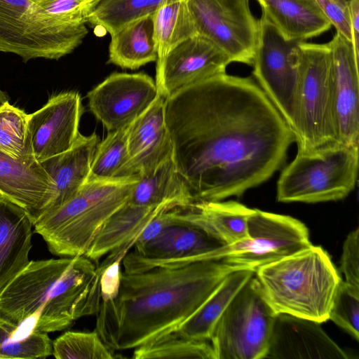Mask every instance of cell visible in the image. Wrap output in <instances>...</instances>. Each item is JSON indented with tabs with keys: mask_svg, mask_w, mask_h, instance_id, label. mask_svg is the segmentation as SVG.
I'll return each instance as SVG.
<instances>
[{
	"mask_svg": "<svg viewBox=\"0 0 359 359\" xmlns=\"http://www.w3.org/2000/svg\"><path fill=\"white\" fill-rule=\"evenodd\" d=\"M88 31L63 22L32 0H0V52L32 59L59 60L73 52Z\"/></svg>",
	"mask_w": 359,
	"mask_h": 359,
	"instance_id": "cell-7",
	"label": "cell"
},
{
	"mask_svg": "<svg viewBox=\"0 0 359 359\" xmlns=\"http://www.w3.org/2000/svg\"><path fill=\"white\" fill-rule=\"evenodd\" d=\"M16 328L0 320V344L15 332Z\"/></svg>",
	"mask_w": 359,
	"mask_h": 359,
	"instance_id": "cell-42",
	"label": "cell"
},
{
	"mask_svg": "<svg viewBox=\"0 0 359 359\" xmlns=\"http://www.w3.org/2000/svg\"><path fill=\"white\" fill-rule=\"evenodd\" d=\"M185 216L230 245L248 238V220L253 209L233 201H204L183 208Z\"/></svg>",
	"mask_w": 359,
	"mask_h": 359,
	"instance_id": "cell-25",
	"label": "cell"
},
{
	"mask_svg": "<svg viewBox=\"0 0 359 359\" xmlns=\"http://www.w3.org/2000/svg\"><path fill=\"white\" fill-rule=\"evenodd\" d=\"M248 238L227 245L225 262L256 269L311 245L307 227L287 215L253 209L248 220Z\"/></svg>",
	"mask_w": 359,
	"mask_h": 359,
	"instance_id": "cell-12",
	"label": "cell"
},
{
	"mask_svg": "<svg viewBox=\"0 0 359 359\" xmlns=\"http://www.w3.org/2000/svg\"><path fill=\"white\" fill-rule=\"evenodd\" d=\"M53 341L48 333L32 330L25 335L8 337L0 344V359L45 358L53 355Z\"/></svg>",
	"mask_w": 359,
	"mask_h": 359,
	"instance_id": "cell-36",
	"label": "cell"
},
{
	"mask_svg": "<svg viewBox=\"0 0 359 359\" xmlns=\"http://www.w3.org/2000/svg\"><path fill=\"white\" fill-rule=\"evenodd\" d=\"M128 161L127 128L108 132L96 147L87 181L115 178Z\"/></svg>",
	"mask_w": 359,
	"mask_h": 359,
	"instance_id": "cell-33",
	"label": "cell"
},
{
	"mask_svg": "<svg viewBox=\"0 0 359 359\" xmlns=\"http://www.w3.org/2000/svg\"><path fill=\"white\" fill-rule=\"evenodd\" d=\"M327 45L330 51L337 141L346 145H358L359 58L352 42L338 32Z\"/></svg>",
	"mask_w": 359,
	"mask_h": 359,
	"instance_id": "cell-17",
	"label": "cell"
},
{
	"mask_svg": "<svg viewBox=\"0 0 359 359\" xmlns=\"http://www.w3.org/2000/svg\"><path fill=\"white\" fill-rule=\"evenodd\" d=\"M133 358L216 359L210 341L186 338L169 332L134 348Z\"/></svg>",
	"mask_w": 359,
	"mask_h": 359,
	"instance_id": "cell-31",
	"label": "cell"
},
{
	"mask_svg": "<svg viewBox=\"0 0 359 359\" xmlns=\"http://www.w3.org/2000/svg\"><path fill=\"white\" fill-rule=\"evenodd\" d=\"M266 358L348 359L320 323L285 313L276 316Z\"/></svg>",
	"mask_w": 359,
	"mask_h": 359,
	"instance_id": "cell-19",
	"label": "cell"
},
{
	"mask_svg": "<svg viewBox=\"0 0 359 359\" xmlns=\"http://www.w3.org/2000/svg\"><path fill=\"white\" fill-rule=\"evenodd\" d=\"M53 355L57 359H112L114 351L108 347L97 332H66L53 341Z\"/></svg>",
	"mask_w": 359,
	"mask_h": 359,
	"instance_id": "cell-34",
	"label": "cell"
},
{
	"mask_svg": "<svg viewBox=\"0 0 359 359\" xmlns=\"http://www.w3.org/2000/svg\"><path fill=\"white\" fill-rule=\"evenodd\" d=\"M358 145L336 142L296 156L277 182L279 202L316 203L346 198L355 188Z\"/></svg>",
	"mask_w": 359,
	"mask_h": 359,
	"instance_id": "cell-6",
	"label": "cell"
},
{
	"mask_svg": "<svg viewBox=\"0 0 359 359\" xmlns=\"http://www.w3.org/2000/svg\"><path fill=\"white\" fill-rule=\"evenodd\" d=\"M127 143L128 161L116 177L147 174L172 155V142L165 123V98L160 94L127 127Z\"/></svg>",
	"mask_w": 359,
	"mask_h": 359,
	"instance_id": "cell-18",
	"label": "cell"
},
{
	"mask_svg": "<svg viewBox=\"0 0 359 359\" xmlns=\"http://www.w3.org/2000/svg\"><path fill=\"white\" fill-rule=\"evenodd\" d=\"M255 276L276 314L285 313L320 323L328 320L341 280L327 252L312 245L258 267Z\"/></svg>",
	"mask_w": 359,
	"mask_h": 359,
	"instance_id": "cell-4",
	"label": "cell"
},
{
	"mask_svg": "<svg viewBox=\"0 0 359 359\" xmlns=\"http://www.w3.org/2000/svg\"><path fill=\"white\" fill-rule=\"evenodd\" d=\"M159 95L144 73H113L87 94L88 107L108 132L127 128Z\"/></svg>",
	"mask_w": 359,
	"mask_h": 359,
	"instance_id": "cell-14",
	"label": "cell"
},
{
	"mask_svg": "<svg viewBox=\"0 0 359 359\" xmlns=\"http://www.w3.org/2000/svg\"><path fill=\"white\" fill-rule=\"evenodd\" d=\"M352 44L355 55L359 58V0H349Z\"/></svg>",
	"mask_w": 359,
	"mask_h": 359,
	"instance_id": "cell-41",
	"label": "cell"
},
{
	"mask_svg": "<svg viewBox=\"0 0 359 359\" xmlns=\"http://www.w3.org/2000/svg\"><path fill=\"white\" fill-rule=\"evenodd\" d=\"M48 13L71 24H86L88 18L101 0H32Z\"/></svg>",
	"mask_w": 359,
	"mask_h": 359,
	"instance_id": "cell-38",
	"label": "cell"
},
{
	"mask_svg": "<svg viewBox=\"0 0 359 359\" xmlns=\"http://www.w3.org/2000/svg\"><path fill=\"white\" fill-rule=\"evenodd\" d=\"M83 111L80 94L67 91L52 96L43 107L28 114L32 152L38 162L72 148L80 135Z\"/></svg>",
	"mask_w": 359,
	"mask_h": 359,
	"instance_id": "cell-16",
	"label": "cell"
},
{
	"mask_svg": "<svg viewBox=\"0 0 359 359\" xmlns=\"http://www.w3.org/2000/svg\"><path fill=\"white\" fill-rule=\"evenodd\" d=\"M255 273V270L250 268L230 273L204 304L173 332L191 339L210 341L218 320L237 292Z\"/></svg>",
	"mask_w": 359,
	"mask_h": 359,
	"instance_id": "cell-27",
	"label": "cell"
},
{
	"mask_svg": "<svg viewBox=\"0 0 359 359\" xmlns=\"http://www.w3.org/2000/svg\"><path fill=\"white\" fill-rule=\"evenodd\" d=\"M7 102H8V97H7L6 94L5 93V92L2 91L0 89V107L4 105Z\"/></svg>",
	"mask_w": 359,
	"mask_h": 359,
	"instance_id": "cell-43",
	"label": "cell"
},
{
	"mask_svg": "<svg viewBox=\"0 0 359 359\" xmlns=\"http://www.w3.org/2000/svg\"><path fill=\"white\" fill-rule=\"evenodd\" d=\"M301 69L297 128V153L338 142L335 125L330 51L327 43L298 41Z\"/></svg>",
	"mask_w": 359,
	"mask_h": 359,
	"instance_id": "cell-8",
	"label": "cell"
},
{
	"mask_svg": "<svg viewBox=\"0 0 359 359\" xmlns=\"http://www.w3.org/2000/svg\"><path fill=\"white\" fill-rule=\"evenodd\" d=\"M135 242V240H132L111 251L101 263L102 270L100 284L102 300L108 301L117 297L121 283L122 261Z\"/></svg>",
	"mask_w": 359,
	"mask_h": 359,
	"instance_id": "cell-37",
	"label": "cell"
},
{
	"mask_svg": "<svg viewBox=\"0 0 359 359\" xmlns=\"http://www.w3.org/2000/svg\"><path fill=\"white\" fill-rule=\"evenodd\" d=\"M340 269L345 281L359 287V229L351 231L346 236L342 249Z\"/></svg>",
	"mask_w": 359,
	"mask_h": 359,
	"instance_id": "cell-39",
	"label": "cell"
},
{
	"mask_svg": "<svg viewBox=\"0 0 359 359\" xmlns=\"http://www.w3.org/2000/svg\"><path fill=\"white\" fill-rule=\"evenodd\" d=\"M198 34L224 51L231 62L252 65L259 22L249 0H187Z\"/></svg>",
	"mask_w": 359,
	"mask_h": 359,
	"instance_id": "cell-13",
	"label": "cell"
},
{
	"mask_svg": "<svg viewBox=\"0 0 359 359\" xmlns=\"http://www.w3.org/2000/svg\"><path fill=\"white\" fill-rule=\"evenodd\" d=\"M175 208L182 207L173 202L147 207L128 201L107 220L85 256L94 262L97 261L124 243L136 240L142 229L157 215Z\"/></svg>",
	"mask_w": 359,
	"mask_h": 359,
	"instance_id": "cell-24",
	"label": "cell"
},
{
	"mask_svg": "<svg viewBox=\"0 0 359 359\" xmlns=\"http://www.w3.org/2000/svg\"><path fill=\"white\" fill-rule=\"evenodd\" d=\"M153 15L136 20L111 34L108 63L137 69L156 61Z\"/></svg>",
	"mask_w": 359,
	"mask_h": 359,
	"instance_id": "cell-28",
	"label": "cell"
},
{
	"mask_svg": "<svg viewBox=\"0 0 359 359\" xmlns=\"http://www.w3.org/2000/svg\"><path fill=\"white\" fill-rule=\"evenodd\" d=\"M98 143L96 133L88 136L80 133L71 149L40 163L55 189L54 198L46 213L71 199L87 181Z\"/></svg>",
	"mask_w": 359,
	"mask_h": 359,
	"instance_id": "cell-22",
	"label": "cell"
},
{
	"mask_svg": "<svg viewBox=\"0 0 359 359\" xmlns=\"http://www.w3.org/2000/svg\"><path fill=\"white\" fill-rule=\"evenodd\" d=\"M226 245L199 224L188 219L182 208L173 210L172 219L154 238L123 257V271L147 270L154 266L222 259Z\"/></svg>",
	"mask_w": 359,
	"mask_h": 359,
	"instance_id": "cell-11",
	"label": "cell"
},
{
	"mask_svg": "<svg viewBox=\"0 0 359 359\" xmlns=\"http://www.w3.org/2000/svg\"><path fill=\"white\" fill-rule=\"evenodd\" d=\"M137 176L138 181L128 199L130 203L157 207L173 202L183 208L194 203L188 187L177 170L172 155L151 172Z\"/></svg>",
	"mask_w": 359,
	"mask_h": 359,
	"instance_id": "cell-26",
	"label": "cell"
},
{
	"mask_svg": "<svg viewBox=\"0 0 359 359\" xmlns=\"http://www.w3.org/2000/svg\"><path fill=\"white\" fill-rule=\"evenodd\" d=\"M137 175L86 181L57 209L41 216L34 231L59 257L85 255L107 220L130 198Z\"/></svg>",
	"mask_w": 359,
	"mask_h": 359,
	"instance_id": "cell-5",
	"label": "cell"
},
{
	"mask_svg": "<svg viewBox=\"0 0 359 359\" xmlns=\"http://www.w3.org/2000/svg\"><path fill=\"white\" fill-rule=\"evenodd\" d=\"M165 118L194 203L240 196L265 182L295 141L257 82L226 73L165 97Z\"/></svg>",
	"mask_w": 359,
	"mask_h": 359,
	"instance_id": "cell-1",
	"label": "cell"
},
{
	"mask_svg": "<svg viewBox=\"0 0 359 359\" xmlns=\"http://www.w3.org/2000/svg\"><path fill=\"white\" fill-rule=\"evenodd\" d=\"M153 20L158 52L156 63L178 43L198 34L187 0H163Z\"/></svg>",
	"mask_w": 359,
	"mask_h": 359,
	"instance_id": "cell-29",
	"label": "cell"
},
{
	"mask_svg": "<svg viewBox=\"0 0 359 359\" xmlns=\"http://www.w3.org/2000/svg\"><path fill=\"white\" fill-rule=\"evenodd\" d=\"M331 320L356 341L359 340V287L339 280L330 309Z\"/></svg>",
	"mask_w": 359,
	"mask_h": 359,
	"instance_id": "cell-35",
	"label": "cell"
},
{
	"mask_svg": "<svg viewBox=\"0 0 359 359\" xmlns=\"http://www.w3.org/2000/svg\"><path fill=\"white\" fill-rule=\"evenodd\" d=\"M254 275L231 301L212 332L216 359L266 358L276 316Z\"/></svg>",
	"mask_w": 359,
	"mask_h": 359,
	"instance_id": "cell-9",
	"label": "cell"
},
{
	"mask_svg": "<svg viewBox=\"0 0 359 359\" xmlns=\"http://www.w3.org/2000/svg\"><path fill=\"white\" fill-rule=\"evenodd\" d=\"M33 226L27 211L0 194V294L30 262Z\"/></svg>",
	"mask_w": 359,
	"mask_h": 359,
	"instance_id": "cell-21",
	"label": "cell"
},
{
	"mask_svg": "<svg viewBox=\"0 0 359 359\" xmlns=\"http://www.w3.org/2000/svg\"><path fill=\"white\" fill-rule=\"evenodd\" d=\"M229 56L205 37L196 34L178 43L156 63V84L164 98L175 92L226 73Z\"/></svg>",
	"mask_w": 359,
	"mask_h": 359,
	"instance_id": "cell-15",
	"label": "cell"
},
{
	"mask_svg": "<svg viewBox=\"0 0 359 359\" xmlns=\"http://www.w3.org/2000/svg\"><path fill=\"white\" fill-rule=\"evenodd\" d=\"M0 194L25 209L34 224L48 210L55 189L34 157L15 158L0 151Z\"/></svg>",
	"mask_w": 359,
	"mask_h": 359,
	"instance_id": "cell-20",
	"label": "cell"
},
{
	"mask_svg": "<svg viewBox=\"0 0 359 359\" xmlns=\"http://www.w3.org/2000/svg\"><path fill=\"white\" fill-rule=\"evenodd\" d=\"M0 151L15 158L34 157L28 114L8 102L0 107Z\"/></svg>",
	"mask_w": 359,
	"mask_h": 359,
	"instance_id": "cell-32",
	"label": "cell"
},
{
	"mask_svg": "<svg viewBox=\"0 0 359 359\" xmlns=\"http://www.w3.org/2000/svg\"><path fill=\"white\" fill-rule=\"evenodd\" d=\"M337 32L352 42L348 0H313Z\"/></svg>",
	"mask_w": 359,
	"mask_h": 359,
	"instance_id": "cell-40",
	"label": "cell"
},
{
	"mask_svg": "<svg viewBox=\"0 0 359 359\" xmlns=\"http://www.w3.org/2000/svg\"><path fill=\"white\" fill-rule=\"evenodd\" d=\"M242 268L205 259L123 271L117 297L101 300L95 330L113 351L134 349L177 330Z\"/></svg>",
	"mask_w": 359,
	"mask_h": 359,
	"instance_id": "cell-2",
	"label": "cell"
},
{
	"mask_svg": "<svg viewBox=\"0 0 359 359\" xmlns=\"http://www.w3.org/2000/svg\"><path fill=\"white\" fill-rule=\"evenodd\" d=\"M85 255L30 261L0 294V320L17 328L60 331L96 315L101 302L102 265Z\"/></svg>",
	"mask_w": 359,
	"mask_h": 359,
	"instance_id": "cell-3",
	"label": "cell"
},
{
	"mask_svg": "<svg viewBox=\"0 0 359 359\" xmlns=\"http://www.w3.org/2000/svg\"><path fill=\"white\" fill-rule=\"evenodd\" d=\"M163 0H101L87 23L112 34L125 25L155 13Z\"/></svg>",
	"mask_w": 359,
	"mask_h": 359,
	"instance_id": "cell-30",
	"label": "cell"
},
{
	"mask_svg": "<svg viewBox=\"0 0 359 359\" xmlns=\"http://www.w3.org/2000/svg\"><path fill=\"white\" fill-rule=\"evenodd\" d=\"M259 22L252 74L294 135L301 84L298 41L285 39L264 15Z\"/></svg>",
	"mask_w": 359,
	"mask_h": 359,
	"instance_id": "cell-10",
	"label": "cell"
},
{
	"mask_svg": "<svg viewBox=\"0 0 359 359\" xmlns=\"http://www.w3.org/2000/svg\"><path fill=\"white\" fill-rule=\"evenodd\" d=\"M262 14L287 41H304L327 32L331 22L313 0H257Z\"/></svg>",
	"mask_w": 359,
	"mask_h": 359,
	"instance_id": "cell-23",
	"label": "cell"
}]
</instances>
